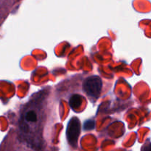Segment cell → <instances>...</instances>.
<instances>
[{
    "mask_svg": "<svg viewBox=\"0 0 151 151\" xmlns=\"http://www.w3.org/2000/svg\"><path fill=\"white\" fill-rule=\"evenodd\" d=\"M103 83L100 77L94 76L88 77L83 83V89L85 92L89 97L97 98L101 91Z\"/></svg>",
    "mask_w": 151,
    "mask_h": 151,
    "instance_id": "6da1fadb",
    "label": "cell"
},
{
    "mask_svg": "<svg viewBox=\"0 0 151 151\" xmlns=\"http://www.w3.org/2000/svg\"><path fill=\"white\" fill-rule=\"evenodd\" d=\"M80 133H81V123L79 119L76 117L72 118L68 124L67 131H66L68 142L72 147H75L77 145Z\"/></svg>",
    "mask_w": 151,
    "mask_h": 151,
    "instance_id": "7a4b0ae2",
    "label": "cell"
},
{
    "mask_svg": "<svg viewBox=\"0 0 151 151\" xmlns=\"http://www.w3.org/2000/svg\"><path fill=\"white\" fill-rule=\"evenodd\" d=\"M82 103V97L78 94H74L70 97L69 105L72 109H77L81 106Z\"/></svg>",
    "mask_w": 151,
    "mask_h": 151,
    "instance_id": "3957f363",
    "label": "cell"
},
{
    "mask_svg": "<svg viewBox=\"0 0 151 151\" xmlns=\"http://www.w3.org/2000/svg\"><path fill=\"white\" fill-rule=\"evenodd\" d=\"M94 127V122L92 120H89V121H86L84 124V129L85 130H91L93 129Z\"/></svg>",
    "mask_w": 151,
    "mask_h": 151,
    "instance_id": "277c9868",
    "label": "cell"
}]
</instances>
